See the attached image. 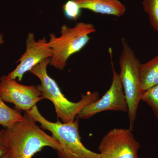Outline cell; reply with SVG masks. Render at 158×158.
Here are the masks:
<instances>
[{
    "label": "cell",
    "instance_id": "1",
    "mask_svg": "<svg viewBox=\"0 0 158 158\" xmlns=\"http://www.w3.org/2000/svg\"><path fill=\"white\" fill-rule=\"evenodd\" d=\"M27 112L13 126L5 129V141L12 158H32L45 147L58 151L61 146L44 131Z\"/></svg>",
    "mask_w": 158,
    "mask_h": 158
},
{
    "label": "cell",
    "instance_id": "2",
    "mask_svg": "<svg viewBox=\"0 0 158 158\" xmlns=\"http://www.w3.org/2000/svg\"><path fill=\"white\" fill-rule=\"evenodd\" d=\"M50 62L51 58L46 59L33 67L30 72L40 80V84L37 85V88L44 98L49 100L53 104L57 118L62 119L64 123L73 121L83 108L99 98V94L97 91H88L86 94H82L78 102L69 100L62 93L56 81L48 73L47 69Z\"/></svg>",
    "mask_w": 158,
    "mask_h": 158
},
{
    "label": "cell",
    "instance_id": "3",
    "mask_svg": "<svg viewBox=\"0 0 158 158\" xmlns=\"http://www.w3.org/2000/svg\"><path fill=\"white\" fill-rule=\"evenodd\" d=\"M43 129L49 131L61 148L57 151L59 158H101L99 153L88 149L82 143L79 132V118L67 123L48 121L35 106L27 111Z\"/></svg>",
    "mask_w": 158,
    "mask_h": 158
},
{
    "label": "cell",
    "instance_id": "4",
    "mask_svg": "<svg viewBox=\"0 0 158 158\" xmlns=\"http://www.w3.org/2000/svg\"><path fill=\"white\" fill-rule=\"evenodd\" d=\"M96 31L92 24L80 22L72 27L63 25L60 37L52 33L50 34L48 43L52 51L50 65L64 70L69 57L81 50L89 42L90 34Z\"/></svg>",
    "mask_w": 158,
    "mask_h": 158
},
{
    "label": "cell",
    "instance_id": "5",
    "mask_svg": "<svg viewBox=\"0 0 158 158\" xmlns=\"http://www.w3.org/2000/svg\"><path fill=\"white\" fill-rule=\"evenodd\" d=\"M122 50L119 57V77L128 108L129 129L134 130L138 106L144 93L141 89L140 70L141 63L124 38H122Z\"/></svg>",
    "mask_w": 158,
    "mask_h": 158
},
{
    "label": "cell",
    "instance_id": "6",
    "mask_svg": "<svg viewBox=\"0 0 158 158\" xmlns=\"http://www.w3.org/2000/svg\"><path fill=\"white\" fill-rule=\"evenodd\" d=\"M109 51L113 71L111 86L101 98L83 108L77 116L79 119H88L97 113L109 110L127 113L128 112L127 103L121 80L114 67L112 50L110 48Z\"/></svg>",
    "mask_w": 158,
    "mask_h": 158
},
{
    "label": "cell",
    "instance_id": "7",
    "mask_svg": "<svg viewBox=\"0 0 158 158\" xmlns=\"http://www.w3.org/2000/svg\"><path fill=\"white\" fill-rule=\"evenodd\" d=\"M140 148L132 131L116 128L102 138L98 149L101 158H139Z\"/></svg>",
    "mask_w": 158,
    "mask_h": 158
},
{
    "label": "cell",
    "instance_id": "8",
    "mask_svg": "<svg viewBox=\"0 0 158 158\" xmlns=\"http://www.w3.org/2000/svg\"><path fill=\"white\" fill-rule=\"evenodd\" d=\"M0 96L4 102L13 104L16 110L25 112L44 99L37 86L21 85L7 76L0 78Z\"/></svg>",
    "mask_w": 158,
    "mask_h": 158
},
{
    "label": "cell",
    "instance_id": "9",
    "mask_svg": "<svg viewBox=\"0 0 158 158\" xmlns=\"http://www.w3.org/2000/svg\"><path fill=\"white\" fill-rule=\"evenodd\" d=\"M52 51L46 37L36 41L35 35L29 33L26 40V50L17 61L20 62L16 68L7 75L9 78L22 81L23 76L27 72L44 60L51 58Z\"/></svg>",
    "mask_w": 158,
    "mask_h": 158
},
{
    "label": "cell",
    "instance_id": "10",
    "mask_svg": "<svg viewBox=\"0 0 158 158\" xmlns=\"http://www.w3.org/2000/svg\"><path fill=\"white\" fill-rule=\"evenodd\" d=\"M81 9L98 14L120 17L124 15L126 7L119 0H74Z\"/></svg>",
    "mask_w": 158,
    "mask_h": 158
},
{
    "label": "cell",
    "instance_id": "11",
    "mask_svg": "<svg viewBox=\"0 0 158 158\" xmlns=\"http://www.w3.org/2000/svg\"><path fill=\"white\" fill-rule=\"evenodd\" d=\"M141 89L143 92L158 84V55L144 64L140 70Z\"/></svg>",
    "mask_w": 158,
    "mask_h": 158
},
{
    "label": "cell",
    "instance_id": "12",
    "mask_svg": "<svg viewBox=\"0 0 158 158\" xmlns=\"http://www.w3.org/2000/svg\"><path fill=\"white\" fill-rule=\"evenodd\" d=\"M23 116L19 110L9 107L0 96V125L5 128L13 126L23 119Z\"/></svg>",
    "mask_w": 158,
    "mask_h": 158
},
{
    "label": "cell",
    "instance_id": "13",
    "mask_svg": "<svg viewBox=\"0 0 158 158\" xmlns=\"http://www.w3.org/2000/svg\"><path fill=\"white\" fill-rule=\"evenodd\" d=\"M142 6L148 15L151 25L158 31V0H143Z\"/></svg>",
    "mask_w": 158,
    "mask_h": 158
},
{
    "label": "cell",
    "instance_id": "14",
    "mask_svg": "<svg viewBox=\"0 0 158 158\" xmlns=\"http://www.w3.org/2000/svg\"><path fill=\"white\" fill-rule=\"evenodd\" d=\"M141 101L149 105L158 120V84L144 91Z\"/></svg>",
    "mask_w": 158,
    "mask_h": 158
},
{
    "label": "cell",
    "instance_id": "15",
    "mask_svg": "<svg viewBox=\"0 0 158 158\" xmlns=\"http://www.w3.org/2000/svg\"><path fill=\"white\" fill-rule=\"evenodd\" d=\"M63 10L66 18L76 21L80 16L81 10L80 7L74 0H69L63 6Z\"/></svg>",
    "mask_w": 158,
    "mask_h": 158
},
{
    "label": "cell",
    "instance_id": "16",
    "mask_svg": "<svg viewBox=\"0 0 158 158\" xmlns=\"http://www.w3.org/2000/svg\"><path fill=\"white\" fill-rule=\"evenodd\" d=\"M5 129L0 131V158L2 157L9 151L5 141Z\"/></svg>",
    "mask_w": 158,
    "mask_h": 158
},
{
    "label": "cell",
    "instance_id": "17",
    "mask_svg": "<svg viewBox=\"0 0 158 158\" xmlns=\"http://www.w3.org/2000/svg\"><path fill=\"white\" fill-rule=\"evenodd\" d=\"M0 158H12V156H11V152L9 151H8V152L5 154L4 156H3L2 157Z\"/></svg>",
    "mask_w": 158,
    "mask_h": 158
},
{
    "label": "cell",
    "instance_id": "18",
    "mask_svg": "<svg viewBox=\"0 0 158 158\" xmlns=\"http://www.w3.org/2000/svg\"><path fill=\"white\" fill-rule=\"evenodd\" d=\"M4 42V39H3V35L2 34H0V44H2Z\"/></svg>",
    "mask_w": 158,
    "mask_h": 158
}]
</instances>
